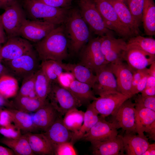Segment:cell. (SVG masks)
Instances as JSON below:
<instances>
[{"label": "cell", "instance_id": "cell-1", "mask_svg": "<svg viewBox=\"0 0 155 155\" xmlns=\"http://www.w3.org/2000/svg\"><path fill=\"white\" fill-rule=\"evenodd\" d=\"M36 43V51L41 61L51 60L62 63L68 57V42L64 24Z\"/></svg>", "mask_w": 155, "mask_h": 155}, {"label": "cell", "instance_id": "cell-2", "mask_svg": "<svg viewBox=\"0 0 155 155\" xmlns=\"http://www.w3.org/2000/svg\"><path fill=\"white\" fill-rule=\"evenodd\" d=\"M64 24L68 49L72 53L77 54L91 37L90 29L76 8L69 10Z\"/></svg>", "mask_w": 155, "mask_h": 155}, {"label": "cell", "instance_id": "cell-3", "mask_svg": "<svg viewBox=\"0 0 155 155\" xmlns=\"http://www.w3.org/2000/svg\"><path fill=\"white\" fill-rule=\"evenodd\" d=\"M23 7L28 19L56 25L65 23L70 10L52 7L36 0H24Z\"/></svg>", "mask_w": 155, "mask_h": 155}, {"label": "cell", "instance_id": "cell-4", "mask_svg": "<svg viewBox=\"0 0 155 155\" xmlns=\"http://www.w3.org/2000/svg\"><path fill=\"white\" fill-rule=\"evenodd\" d=\"M79 64L95 73L109 63L105 60L101 48L100 36L91 37L80 51Z\"/></svg>", "mask_w": 155, "mask_h": 155}, {"label": "cell", "instance_id": "cell-5", "mask_svg": "<svg viewBox=\"0 0 155 155\" xmlns=\"http://www.w3.org/2000/svg\"><path fill=\"white\" fill-rule=\"evenodd\" d=\"M106 27L125 39L134 35L119 19L113 7L106 0H93Z\"/></svg>", "mask_w": 155, "mask_h": 155}, {"label": "cell", "instance_id": "cell-6", "mask_svg": "<svg viewBox=\"0 0 155 155\" xmlns=\"http://www.w3.org/2000/svg\"><path fill=\"white\" fill-rule=\"evenodd\" d=\"M49 102L61 115H64L69 110L82 106L79 101L67 88L58 83L51 84L47 98Z\"/></svg>", "mask_w": 155, "mask_h": 155}, {"label": "cell", "instance_id": "cell-7", "mask_svg": "<svg viewBox=\"0 0 155 155\" xmlns=\"http://www.w3.org/2000/svg\"><path fill=\"white\" fill-rule=\"evenodd\" d=\"M40 61L36 52L34 50L16 59L4 61L11 75L23 79L39 69Z\"/></svg>", "mask_w": 155, "mask_h": 155}, {"label": "cell", "instance_id": "cell-8", "mask_svg": "<svg viewBox=\"0 0 155 155\" xmlns=\"http://www.w3.org/2000/svg\"><path fill=\"white\" fill-rule=\"evenodd\" d=\"M78 3L81 15L90 30L99 36L112 34V31L106 27L93 0H79Z\"/></svg>", "mask_w": 155, "mask_h": 155}, {"label": "cell", "instance_id": "cell-9", "mask_svg": "<svg viewBox=\"0 0 155 155\" xmlns=\"http://www.w3.org/2000/svg\"><path fill=\"white\" fill-rule=\"evenodd\" d=\"M0 16L7 38L20 36V30L27 18L23 7L18 1L5 9Z\"/></svg>", "mask_w": 155, "mask_h": 155}, {"label": "cell", "instance_id": "cell-10", "mask_svg": "<svg viewBox=\"0 0 155 155\" xmlns=\"http://www.w3.org/2000/svg\"><path fill=\"white\" fill-rule=\"evenodd\" d=\"M132 97L114 92L99 96L91 103L100 117L105 118L110 115L113 116L121 104Z\"/></svg>", "mask_w": 155, "mask_h": 155}, {"label": "cell", "instance_id": "cell-11", "mask_svg": "<svg viewBox=\"0 0 155 155\" xmlns=\"http://www.w3.org/2000/svg\"><path fill=\"white\" fill-rule=\"evenodd\" d=\"M100 37L101 51L106 61L109 63L123 61V55L127 47L125 39L115 38L111 34Z\"/></svg>", "mask_w": 155, "mask_h": 155}, {"label": "cell", "instance_id": "cell-12", "mask_svg": "<svg viewBox=\"0 0 155 155\" xmlns=\"http://www.w3.org/2000/svg\"><path fill=\"white\" fill-rule=\"evenodd\" d=\"M131 98L125 101L113 116V120L116 123L118 129L121 128L125 133H137L136 125V111L135 103Z\"/></svg>", "mask_w": 155, "mask_h": 155}, {"label": "cell", "instance_id": "cell-13", "mask_svg": "<svg viewBox=\"0 0 155 155\" xmlns=\"http://www.w3.org/2000/svg\"><path fill=\"white\" fill-rule=\"evenodd\" d=\"M101 117L97 122L82 138L91 143L110 140L114 139L118 135V129L116 123L106 121Z\"/></svg>", "mask_w": 155, "mask_h": 155}, {"label": "cell", "instance_id": "cell-14", "mask_svg": "<svg viewBox=\"0 0 155 155\" xmlns=\"http://www.w3.org/2000/svg\"><path fill=\"white\" fill-rule=\"evenodd\" d=\"M56 25L43 22L26 19L20 31V36L28 41L37 42L56 28Z\"/></svg>", "mask_w": 155, "mask_h": 155}, {"label": "cell", "instance_id": "cell-15", "mask_svg": "<svg viewBox=\"0 0 155 155\" xmlns=\"http://www.w3.org/2000/svg\"><path fill=\"white\" fill-rule=\"evenodd\" d=\"M34 50L29 41L17 36L8 38L2 46L1 55L2 60L9 61L19 57Z\"/></svg>", "mask_w": 155, "mask_h": 155}, {"label": "cell", "instance_id": "cell-16", "mask_svg": "<svg viewBox=\"0 0 155 155\" xmlns=\"http://www.w3.org/2000/svg\"><path fill=\"white\" fill-rule=\"evenodd\" d=\"M108 64L95 73L96 80L92 89L94 94L99 96L119 92L115 77Z\"/></svg>", "mask_w": 155, "mask_h": 155}, {"label": "cell", "instance_id": "cell-17", "mask_svg": "<svg viewBox=\"0 0 155 155\" xmlns=\"http://www.w3.org/2000/svg\"><path fill=\"white\" fill-rule=\"evenodd\" d=\"M123 60L126 61L133 72L147 68L148 66L155 61V56L127 45V49L123 55Z\"/></svg>", "mask_w": 155, "mask_h": 155}, {"label": "cell", "instance_id": "cell-18", "mask_svg": "<svg viewBox=\"0 0 155 155\" xmlns=\"http://www.w3.org/2000/svg\"><path fill=\"white\" fill-rule=\"evenodd\" d=\"M108 65L115 77L119 92L132 97L131 89L133 72L127 65L121 61L109 63Z\"/></svg>", "mask_w": 155, "mask_h": 155}, {"label": "cell", "instance_id": "cell-19", "mask_svg": "<svg viewBox=\"0 0 155 155\" xmlns=\"http://www.w3.org/2000/svg\"><path fill=\"white\" fill-rule=\"evenodd\" d=\"M136 111L137 133L141 136H151L155 133V111L135 106Z\"/></svg>", "mask_w": 155, "mask_h": 155}, {"label": "cell", "instance_id": "cell-20", "mask_svg": "<svg viewBox=\"0 0 155 155\" xmlns=\"http://www.w3.org/2000/svg\"><path fill=\"white\" fill-rule=\"evenodd\" d=\"M61 115H59L55 121L44 133L52 144L55 146L67 142H70L73 133L64 125Z\"/></svg>", "mask_w": 155, "mask_h": 155}, {"label": "cell", "instance_id": "cell-21", "mask_svg": "<svg viewBox=\"0 0 155 155\" xmlns=\"http://www.w3.org/2000/svg\"><path fill=\"white\" fill-rule=\"evenodd\" d=\"M92 153L94 155H124L122 136L118 135L114 139L91 143Z\"/></svg>", "mask_w": 155, "mask_h": 155}, {"label": "cell", "instance_id": "cell-22", "mask_svg": "<svg viewBox=\"0 0 155 155\" xmlns=\"http://www.w3.org/2000/svg\"><path fill=\"white\" fill-rule=\"evenodd\" d=\"M59 115L60 114L48 100L44 105L35 112L32 119L36 127L38 129H41L45 132Z\"/></svg>", "mask_w": 155, "mask_h": 155}, {"label": "cell", "instance_id": "cell-23", "mask_svg": "<svg viewBox=\"0 0 155 155\" xmlns=\"http://www.w3.org/2000/svg\"><path fill=\"white\" fill-rule=\"evenodd\" d=\"M124 152L127 155H142L150 144L146 136L125 133L122 136Z\"/></svg>", "mask_w": 155, "mask_h": 155}, {"label": "cell", "instance_id": "cell-24", "mask_svg": "<svg viewBox=\"0 0 155 155\" xmlns=\"http://www.w3.org/2000/svg\"><path fill=\"white\" fill-rule=\"evenodd\" d=\"M25 134L32 150L35 155H54L53 146L44 133L28 132Z\"/></svg>", "mask_w": 155, "mask_h": 155}, {"label": "cell", "instance_id": "cell-25", "mask_svg": "<svg viewBox=\"0 0 155 155\" xmlns=\"http://www.w3.org/2000/svg\"><path fill=\"white\" fill-rule=\"evenodd\" d=\"M108 1L113 7L122 22L130 30L134 36L139 35L140 32V25L124 3V0Z\"/></svg>", "mask_w": 155, "mask_h": 155}, {"label": "cell", "instance_id": "cell-26", "mask_svg": "<svg viewBox=\"0 0 155 155\" xmlns=\"http://www.w3.org/2000/svg\"><path fill=\"white\" fill-rule=\"evenodd\" d=\"M80 102L88 105L96 99L92 87L89 85L73 79L67 88Z\"/></svg>", "mask_w": 155, "mask_h": 155}, {"label": "cell", "instance_id": "cell-27", "mask_svg": "<svg viewBox=\"0 0 155 155\" xmlns=\"http://www.w3.org/2000/svg\"><path fill=\"white\" fill-rule=\"evenodd\" d=\"M61 64L64 70L71 73L76 80L87 84L92 88L95 82L96 77L91 70L79 63L66 64L62 62Z\"/></svg>", "mask_w": 155, "mask_h": 155}, {"label": "cell", "instance_id": "cell-28", "mask_svg": "<svg viewBox=\"0 0 155 155\" xmlns=\"http://www.w3.org/2000/svg\"><path fill=\"white\" fill-rule=\"evenodd\" d=\"M11 102L15 109L26 113L35 112L48 101H43L37 97H32L17 94Z\"/></svg>", "mask_w": 155, "mask_h": 155}, {"label": "cell", "instance_id": "cell-29", "mask_svg": "<svg viewBox=\"0 0 155 155\" xmlns=\"http://www.w3.org/2000/svg\"><path fill=\"white\" fill-rule=\"evenodd\" d=\"M99 114L91 103L88 105L86 110L84 112L83 123L80 129L76 133H73L70 142L73 144L77 141L82 139L84 135L90 130L91 128L98 121Z\"/></svg>", "mask_w": 155, "mask_h": 155}, {"label": "cell", "instance_id": "cell-30", "mask_svg": "<svg viewBox=\"0 0 155 155\" xmlns=\"http://www.w3.org/2000/svg\"><path fill=\"white\" fill-rule=\"evenodd\" d=\"M6 109L12 122L21 130L27 133L32 132L38 129L34 124L32 117L28 113L15 109Z\"/></svg>", "mask_w": 155, "mask_h": 155}, {"label": "cell", "instance_id": "cell-31", "mask_svg": "<svg viewBox=\"0 0 155 155\" xmlns=\"http://www.w3.org/2000/svg\"><path fill=\"white\" fill-rule=\"evenodd\" d=\"M0 143L11 149L17 155H35L32 150L25 135L12 139L5 137L0 140Z\"/></svg>", "mask_w": 155, "mask_h": 155}, {"label": "cell", "instance_id": "cell-32", "mask_svg": "<svg viewBox=\"0 0 155 155\" xmlns=\"http://www.w3.org/2000/svg\"><path fill=\"white\" fill-rule=\"evenodd\" d=\"M145 33L153 36L155 34V4L154 0H145L142 18Z\"/></svg>", "mask_w": 155, "mask_h": 155}, {"label": "cell", "instance_id": "cell-33", "mask_svg": "<svg viewBox=\"0 0 155 155\" xmlns=\"http://www.w3.org/2000/svg\"><path fill=\"white\" fill-rule=\"evenodd\" d=\"M84 112L74 108L68 111L64 115L63 122L65 126L73 133L77 132L83 123Z\"/></svg>", "mask_w": 155, "mask_h": 155}, {"label": "cell", "instance_id": "cell-34", "mask_svg": "<svg viewBox=\"0 0 155 155\" xmlns=\"http://www.w3.org/2000/svg\"><path fill=\"white\" fill-rule=\"evenodd\" d=\"M19 90L17 79L10 75H5L0 77V94L4 98L15 97Z\"/></svg>", "mask_w": 155, "mask_h": 155}, {"label": "cell", "instance_id": "cell-35", "mask_svg": "<svg viewBox=\"0 0 155 155\" xmlns=\"http://www.w3.org/2000/svg\"><path fill=\"white\" fill-rule=\"evenodd\" d=\"M35 92L36 96L43 101H46L49 93L51 83L39 68L35 73Z\"/></svg>", "mask_w": 155, "mask_h": 155}, {"label": "cell", "instance_id": "cell-36", "mask_svg": "<svg viewBox=\"0 0 155 155\" xmlns=\"http://www.w3.org/2000/svg\"><path fill=\"white\" fill-rule=\"evenodd\" d=\"M61 63L51 60L41 61L40 68L51 83L57 82L59 77L64 70Z\"/></svg>", "mask_w": 155, "mask_h": 155}, {"label": "cell", "instance_id": "cell-37", "mask_svg": "<svg viewBox=\"0 0 155 155\" xmlns=\"http://www.w3.org/2000/svg\"><path fill=\"white\" fill-rule=\"evenodd\" d=\"M127 45L138 48L151 55L155 56V40L152 37L140 35L128 39Z\"/></svg>", "mask_w": 155, "mask_h": 155}, {"label": "cell", "instance_id": "cell-38", "mask_svg": "<svg viewBox=\"0 0 155 155\" xmlns=\"http://www.w3.org/2000/svg\"><path fill=\"white\" fill-rule=\"evenodd\" d=\"M35 73L26 76L23 79L18 95L32 97H37L35 92Z\"/></svg>", "mask_w": 155, "mask_h": 155}, {"label": "cell", "instance_id": "cell-39", "mask_svg": "<svg viewBox=\"0 0 155 155\" xmlns=\"http://www.w3.org/2000/svg\"><path fill=\"white\" fill-rule=\"evenodd\" d=\"M145 0H126L129 9L140 25L142 22L143 7Z\"/></svg>", "mask_w": 155, "mask_h": 155}, {"label": "cell", "instance_id": "cell-40", "mask_svg": "<svg viewBox=\"0 0 155 155\" xmlns=\"http://www.w3.org/2000/svg\"><path fill=\"white\" fill-rule=\"evenodd\" d=\"M54 155H76L77 154L70 142L59 144L54 147Z\"/></svg>", "mask_w": 155, "mask_h": 155}, {"label": "cell", "instance_id": "cell-41", "mask_svg": "<svg viewBox=\"0 0 155 155\" xmlns=\"http://www.w3.org/2000/svg\"><path fill=\"white\" fill-rule=\"evenodd\" d=\"M135 103L136 106L155 111V96H145L138 94L135 99Z\"/></svg>", "mask_w": 155, "mask_h": 155}, {"label": "cell", "instance_id": "cell-42", "mask_svg": "<svg viewBox=\"0 0 155 155\" xmlns=\"http://www.w3.org/2000/svg\"><path fill=\"white\" fill-rule=\"evenodd\" d=\"M21 131L12 124L6 126H0V134L8 138L14 139L20 137L22 135Z\"/></svg>", "mask_w": 155, "mask_h": 155}, {"label": "cell", "instance_id": "cell-43", "mask_svg": "<svg viewBox=\"0 0 155 155\" xmlns=\"http://www.w3.org/2000/svg\"><path fill=\"white\" fill-rule=\"evenodd\" d=\"M49 6L69 9L72 0H36Z\"/></svg>", "mask_w": 155, "mask_h": 155}, {"label": "cell", "instance_id": "cell-44", "mask_svg": "<svg viewBox=\"0 0 155 155\" xmlns=\"http://www.w3.org/2000/svg\"><path fill=\"white\" fill-rule=\"evenodd\" d=\"M147 68L143 70H137L133 72L131 84V93L133 96L134 95L137 86L143 76L148 73Z\"/></svg>", "mask_w": 155, "mask_h": 155}, {"label": "cell", "instance_id": "cell-45", "mask_svg": "<svg viewBox=\"0 0 155 155\" xmlns=\"http://www.w3.org/2000/svg\"><path fill=\"white\" fill-rule=\"evenodd\" d=\"M74 78L71 73L67 72H63L59 77L57 83L60 86L67 88L71 82Z\"/></svg>", "mask_w": 155, "mask_h": 155}, {"label": "cell", "instance_id": "cell-46", "mask_svg": "<svg viewBox=\"0 0 155 155\" xmlns=\"http://www.w3.org/2000/svg\"><path fill=\"white\" fill-rule=\"evenodd\" d=\"M12 122V119L7 109H2L0 114V126L9 125Z\"/></svg>", "mask_w": 155, "mask_h": 155}, {"label": "cell", "instance_id": "cell-47", "mask_svg": "<svg viewBox=\"0 0 155 155\" xmlns=\"http://www.w3.org/2000/svg\"><path fill=\"white\" fill-rule=\"evenodd\" d=\"M148 75V73H146L140 80L137 86L134 95L141 93L146 88Z\"/></svg>", "mask_w": 155, "mask_h": 155}, {"label": "cell", "instance_id": "cell-48", "mask_svg": "<svg viewBox=\"0 0 155 155\" xmlns=\"http://www.w3.org/2000/svg\"><path fill=\"white\" fill-rule=\"evenodd\" d=\"M17 1V0H0V8L5 10Z\"/></svg>", "mask_w": 155, "mask_h": 155}, {"label": "cell", "instance_id": "cell-49", "mask_svg": "<svg viewBox=\"0 0 155 155\" xmlns=\"http://www.w3.org/2000/svg\"><path fill=\"white\" fill-rule=\"evenodd\" d=\"M141 95L145 96H155V87H147L141 92Z\"/></svg>", "mask_w": 155, "mask_h": 155}, {"label": "cell", "instance_id": "cell-50", "mask_svg": "<svg viewBox=\"0 0 155 155\" xmlns=\"http://www.w3.org/2000/svg\"><path fill=\"white\" fill-rule=\"evenodd\" d=\"M7 37L6 34L2 24L0 15V44L5 42Z\"/></svg>", "mask_w": 155, "mask_h": 155}, {"label": "cell", "instance_id": "cell-51", "mask_svg": "<svg viewBox=\"0 0 155 155\" xmlns=\"http://www.w3.org/2000/svg\"><path fill=\"white\" fill-rule=\"evenodd\" d=\"M14 152L10 148L0 145V155H15Z\"/></svg>", "mask_w": 155, "mask_h": 155}, {"label": "cell", "instance_id": "cell-52", "mask_svg": "<svg viewBox=\"0 0 155 155\" xmlns=\"http://www.w3.org/2000/svg\"><path fill=\"white\" fill-rule=\"evenodd\" d=\"M155 144H149L147 149L142 155H155Z\"/></svg>", "mask_w": 155, "mask_h": 155}, {"label": "cell", "instance_id": "cell-53", "mask_svg": "<svg viewBox=\"0 0 155 155\" xmlns=\"http://www.w3.org/2000/svg\"><path fill=\"white\" fill-rule=\"evenodd\" d=\"M146 87H155V77L148 75Z\"/></svg>", "mask_w": 155, "mask_h": 155}, {"label": "cell", "instance_id": "cell-54", "mask_svg": "<svg viewBox=\"0 0 155 155\" xmlns=\"http://www.w3.org/2000/svg\"><path fill=\"white\" fill-rule=\"evenodd\" d=\"M5 75H11L7 67L0 62V77Z\"/></svg>", "mask_w": 155, "mask_h": 155}, {"label": "cell", "instance_id": "cell-55", "mask_svg": "<svg viewBox=\"0 0 155 155\" xmlns=\"http://www.w3.org/2000/svg\"><path fill=\"white\" fill-rule=\"evenodd\" d=\"M149 68L147 69V72L148 75L155 77V61L150 65Z\"/></svg>", "mask_w": 155, "mask_h": 155}, {"label": "cell", "instance_id": "cell-56", "mask_svg": "<svg viewBox=\"0 0 155 155\" xmlns=\"http://www.w3.org/2000/svg\"><path fill=\"white\" fill-rule=\"evenodd\" d=\"M6 100L0 94V106L7 105L11 106V103L7 102Z\"/></svg>", "mask_w": 155, "mask_h": 155}, {"label": "cell", "instance_id": "cell-57", "mask_svg": "<svg viewBox=\"0 0 155 155\" xmlns=\"http://www.w3.org/2000/svg\"><path fill=\"white\" fill-rule=\"evenodd\" d=\"M1 44H0V62H1L2 61V59L1 55V50L2 46H1Z\"/></svg>", "mask_w": 155, "mask_h": 155}, {"label": "cell", "instance_id": "cell-58", "mask_svg": "<svg viewBox=\"0 0 155 155\" xmlns=\"http://www.w3.org/2000/svg\"><path fill=\"white\" fill-rule=\"evenodd\" d=\"M1 110H2V109L1 108V106H0V113H1Z\"/></svg>", "mask_w": 155, "mask_h": 155}, {"label": "cell", "instance_id": "cell-59", "mask_svg": "<svg viewBox=\"0 0 155 155\" xmlns=\"http://www.w3.org/2000/svg\"><path fill=\"white\" fill-rule=\"evenodd\" d=\"M107 1H112V0H106Z\"/></svg>", "mask_w": 155, "mask_h": 155}]
</instances>
